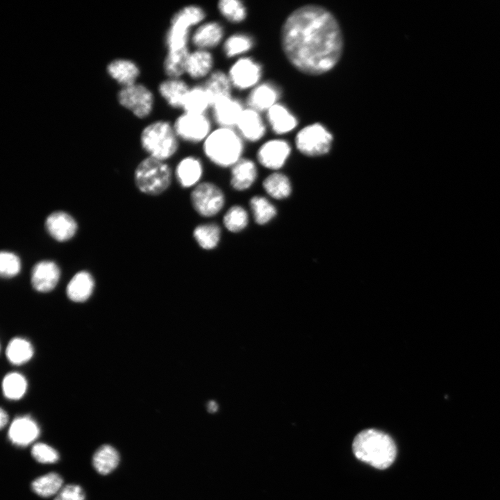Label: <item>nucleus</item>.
Here are the masks:
<instances>
[{
	"label": "nucleus",
	"instance_id": "1",
	"mask_svg": "<svg viewBox=\"0 0 500 500\" xmlns=\"http://www.w3.org/2000/svg\"><path fill=\"white\" fill-rule=\"evenodd\" d=\"M283 52L299 72L319 76L333 69L344 49V38L335 16L325 7L308 4L292 11L280 34Z\"/></svg>",
	"mask_w": 500,
	"mask_h": 500
},
{
	"label": "nucleus",
	"instance_id": "2",
	"mask_svg": "<svg viewBox=\"0 0 500 500\" xmlns=\"http://www.w3.org/2000/svg\"><path fill=\"white\" fill-rule=\"evenodd\" d=\"M205 157L220 168H231L241 159L245 141L234 128L217 126L202 143Z\"/></svg>",
	"mask_w": 500,
	"mask_h": 500
},
{
	"label": "nucleus",
	"instance_id": "3",
	"mask_svg": "<svg viewBox=\"0 0 500 500\" xmlns=\"http://www.w3.org/2000/svg\"><path fill=\"white\" fill-rule=\"evenodd\" d=\"M352 449L360 460L378 469L390 467L396 458V445L388 434L373 428L359 433L354 438Z\"/></svg>",
	"mask_w": 500,
	"mask_h": 500
},
{
	"label": "nucleus",
	"instance_id": "4",
	"mask_svg": "<svg viewBox=\"0 0 500 500\" xmlns=\"http://www.w3.org/2000/svg\"><path fill=\"white\" fill-rule=\"evenodd\" d=\"M206 11L197 4L182 6L172 16L165 35L167 51L190 49V36L193 29L206 19Z\"/></svg>",
	"mask_w": 500,
	"mask_h": 500
},
{
	"label": "nucleus",
	"instance_id": "5",
	"mask_svg": "<svg viewBox=\"0 0 500 500\" xmlns=\"http://www.w3.org/2000/svg\"><path fill=\"white\" fill-rule=\"evenodd\" d=\"M140 140L149 156L163 161L174 156L180 147L173 123L166 119L156 120L144 127Z\"/></svg>",
	"mask_w": 500,
	"mask_h": 500
},
{
	"label": "nucleus",
	"instance_id": "6",
	"mask_svg": "<svg viewBox=\"0 0 500 500\" xmlns=\"http://www.w3.org/2000/svg\"><path fill=\"white\" fill-rule=\"evenodd\" d=\"M172 170L166 161L147 156L141 160L134 172V183L138 190L147 195L158 196L171 185Z\"/></svg>",
	"mask_w": 500,
	"mask_h": 500
},
{
	"label": "nucleus",
	"instance_id": "7",
	"mask_svg": "<svg viewBox=\"0 0 500 500\" xmlns=\"http://www.w3.org/2000/svg\"><path fill=\"white\" fill-rule=\"evenodd\" d=\"M190 201L199 216L210 218L218 215L224 208L226 196L218 185L211 181H203L191 190Z\"/></svg>",
	"mask_w": 500,
	"mask_h": 500
},
{
	"label": "nucleus",
	"instance_id": "8",
	"mask_svg": "<svg viewBox=\"0 0 500 500\" xmlns=\"http://www.w3.org/2000/svg\"><path fill=\"white\" fill-rule=\"evenodd\" d=\"M180 141L203 143L213 130V121L207 114L181 112L172 122Z\"/></svg>",
	"mask_w": 500,
	"mask_h": 500
},
{
	"label": "nucleus",
	"instance_id": "9",
	"mask_svg": "<svg viewBox=\"0 0 500 500\" xmlns=\"http://www.w3.org/2000/svg\"><path fill=\"white\" fill-rule=\"evenodd\" d=\"M227 74L233 90L249 92L262 81L264 68L259 60L247 55L234 60Z\"/></svg>",
	"mask_w": 500,
	"mask_h": 500
},
{
	"label": "nucleus",
	"instance_id": "10",
	"mask_svg": "<svg viewBox=\"0 0 500 500\" xmlns=\"http://www.w3.org/2000/svg\"><path fill=\"white\" fill-rule=\"evenodd\" d=\"M117 100L121 106L140 119H144L151 113L155 101L152 91L139 83L122 87L117 93Z\"/></svg>",
	"mask_w": 500,
	"mask_h": 500
},
{
	"label": "nucleus",
	"instance_id": "11",
	"mask_svg": "<svg viewBox=\"0 0 500 500\" xmlns=\"http://www.w3.org/2000/svg\"><path fill=\"white\" fill-rule=\"evenodd\" d=\"M332 141V135L319 124L303 127L295 137L297 149L308 156H321L328 153Z\"/></svg>",
	"mask_w": 500,
	"mask_h": 500
},
{
	"label": "nucleus",
	"instance_id": "12",
	"mask_svg": "<svg viewBox=\"0 0 500 500\" xmlns=\"http://www.w3.org/2000/svg\"><path fill=\"white\" fill-rule=\"evenodd\" d=\"M290 153L291 147L286 140L274 138L262 142L258 148L256 156L260 165L276 171L283 167Z\"/></svg>",
	"mask_w": 500,
	"mask_h": 500
},
{
	"label": "nucleus",
	"instance_id": "13",
	"mask_svg": "<svg viewBox=\"0 0 500 500\" xmlns=\"http://www.w3.org/2000/svg\"><path fill=\"white\" fill-rule=\"evenodd\" d=\"M226 38L225 27L219 21L205 20L196 26L190 36V44L194 49L212 51L222 46Z\"/></svg>",
	"mask_w": 500,
	"mask_h": 500
},
{
	"label": "nucleus",
	"instance_id": "14",
	"mask_svg": "<svg viewBox=\"0 0 500 500\" xmlns=\"http://www.w3.org/2000/svg\"><path fill=\"white\" fill-rule=\"evenodd\" d=\"M245 108L244 101L232 95L212 105L211 118L217 126L235 128Z\"/></svg>",
	"mask_w": 500,
	"mask_h": 500
},
{
	"label": "nucleus",
	"instance_id": "15",
	"mask_svg": "<svg viewBox=\"0 0 500 500\" xmlns=\"http://www.w3.org/2000/svg\"><path fill=\"white\" fill-rule=\"evenodd\" d=\"M281 96V89L275 83L262 81L248 92L244 103L247 107L263 113L278 103Z\"/></svg>",
	"mask_w": 500,
	"mask_h": 500
},
{
	"label": "nucleus",
	"instance_id": "16",
	"mask_svg": "<svg viewBox=\"0 0 500 500\" xmlns=\"http://www.w3.org/2000/svg\"><path fill=\"white\" fill-rule=\"evenodd\" d=\"M235 128L245 142L256 143L265 136L267 124L261 112L246 106Z\"/></svg>",
	"mask_w": 500,
	"mask_h": 500
},
{
	"label": "nucleus",
	"instance_id": "17",
	"mask_svg": "<svg viewBox=\"0 0 500 500\" xmlns=\"http://www.w3.org/2000/svg\"><path fill=\"white\" fill-rule=\"evenodd\" d=\"M44 226L48 234L56 241L65 242L74 237L78 230L75 219L62 210L54 211L46 218Z\"/></svg>",
	"mask_w": 500,
	"mask_h": 500
},
{
	"label": "nucleus",
	"instance_id": "18",
	"mask_svg": "<svg viewBox=\"0 0 500 500\" xmlns=\"http://www.w3.org/2000/svg\"><path fill=\"white\" fill-rule=\"evenodd\" d=\"M203 172L201 160L194 155H188L178 162L174 175L181 188L190 189L201 183Z\"/></svg>",
	"mask_w": 500,
	"mask_h": 500
},
{
	"label": "nucleus",
	"instance_id": "19",
	"mask_svg": "<svg viewBox=\"0 0 500 500\" xmlns=\"http://www.w3.org/2000/svg\"><path fill=\"white\" fill-rule=\"evenodd\" d=\"M60 276L58 265L53 261L44 260L35 263L31 270L33 288L40 292H49L57 285Z\"/></svg>",
	"mask_w": 500,
	"mask_h": 500
},
{
	"label": "nucleus",
	"instance_id": "20",
	"mask_svg": "<svg viewBox=\"0 0 500 500\" xmlns=\"http://www.w3.org/2000/svg\"><path fill=\"white\" fill-rule=\"evenodd\" d=\"M258 169L256 162L242 157L230 168V186L237 192L250 189L258 179Z\"/></svg>",
	"mask_w": 500,
	"mask_h": 500
},
{
	"label": "nucleus",
	"instance_id": "21",
	"mask_svg": "<svg viewBox=\"0 0 500 500\" xmlns=\"http://www.w3.org/2000/svg\"><path fill=\"white\" fill-rule=\"evenodd\" d=\"M215 63L212 51L193 49L187 58L185 74L193 81H204L215 69Z\"/></svg>",
	"mask_w": 500,
	"mask_h": 500
},
{
	"label": "nucleus",
	"instance_id": "22",
	"mask_svg": "<svg viewBox=\"0 0 500 500\" xmlns=\"http://www.w3.org/2000/svg\"><path fill=\"white\" fill-rule=\"evenodd\" d=\"M190 86L183 78L167 77L158 84V91L168 106L182 110Z\"/></svg>",
	"mask_w": 500,
	"mask_h": 500
},
{
	"label": "nucleus",
	"instance_id": "23",
	"mask_svg": "<svg viewBox=\"0 0 500 500\" xmlns=\"http://www.w3.org/2000/svg\"><path fill=\"white\" fill-rule=\"evenodd\" d=\"M256 44L255 37L250 33L238 31L226 36L222 44V51L227 59H237L247 56Z\"/></svg>",
	"mask_w": 500,
	"mask_h": 500
},
{
	"label": "nucleus",
	"instance_id": "24",
	"mask_svg": "<svg viewBox=\"0 0 500 500\" xmlns=\"http://www.w3.org/2000/svg\"><path fill=\"white\" fill-rule=\"evenodd\" d=\"M37 423L28 416L15 418L8 430V438L17 446L24 447L33 442L39 435Z\"/></svg>",
	"mask_w": 500,
	"mask_h": 500
},
{
	"label": "nucleus",
	"instance_id": "25",
	"mask_svg": "<svg viewBox=\"0 0 500 500\" xmlns=\"http://www.w3.org/2000/svg\"><path fill=\"white\" fill-rule=\"evenodd\" d=\"M267 126L276 135L292 131L297 125V119L283 104L277 103L265 112Z\"/></svg>",
	"mask_w": 500,
	"mask_h": 500
},
{
	"label": "nucleus",
	"instance_id": "26",
	"mask_svg": "<svg viewBox=\"0 0 500 500\" xmlns=\"http://www.w3.org/2000/svg\"><path fill=\"white\" fill-rule=\"evenodd\" d=\"M212 105L219 100L233 95V88L227 72L215 69L203 81Z\"/></svg>",
	"mask_w": 500,
	"mask_h": 500
},
{
	"label": "nucleus",
	"instance_id": "27",
	"mask_svg": "<svg viewBox=\"0 0 500 500\" xmlns=\"http://www.w3.org/2000/svg\"><path fill=\"white\" fill-rule=\"evenodd\" d=\"M108 74L122 87L133 85L136 82L140 71L133 60L117 58L112 60L106 67Z\"/></svg>",
	"mask_w": 500,
	"mask_h": 500
},
{
	"label": "nucleus",
	"instance_id": "28",
	"mask_svg": "<svg viewBox=\"0 0 500 500\" xmlns=\"http://www.w3.org/2000/svg\"><path fill=\"white\" fill-rule=\"evenodd\" d=\"M94 288V281L91 274L87 271H80L68 283L67 295L73 301L83 302L92 295Z\"/></svg>",
	"mask_w": 500,
	"mask_h": 500
},
{
	"label": "nucleus",
	"instance_id": "29",
	"mask_svg": "<svg viewBox=\"0 0 500 500\" xmlns=\"http://www.w3.org/2000/svg\"><path fill=\"white\" fill-rule=\"evenodd\" d=\"M192 237L201 249L213 250L220 242L222 229L220 226L215 222L199 224L194 228Z\"/></svg>",
	"mask_w": 500,
	"mask_h": 500
},
{
	"label": "nucleus",
	"instance_id": "30",
	"mask_svg": "<svg viewBox=\"0 0 500 500\" xmlns=\"http://www.w3.org/2000/svg\"><path fill=\"white\" fill-rule=\"evenodd\" d=\"M212 103L202 83L195 84L190 88L185 97L182 112L207 114Z\"/></svg>",
	"mask_w": 500,
	"mask_h": 500
},
{
	"label": "nucleus",
	"instance_id": "31",
	"mask_svg": "<svg viewBox=\"0 0 500 500\" xmlns=\"http://www.w3.org/2000/svg\"><path fill=\"white\" fill-rule=\"evenodd\" d=\"M262 186L269 197L277 200L288 198L292 192L289 178L278 172H273L266 176L262 181Z\"/></svg>",
	"mask_w": 500,
	"mask_h": 500
},
{
	"label": "nucleus",
	"instance_id": "32",
	"mask_svg": "<svg viewBox=\"0 0 500 500\" xmlns=\"http://www.w3.org/2000/svg\"><path fill=\"white\" fill-rule=\"evenodd\" d=\"M249 206L254 222L264 226L271 222L276 215L277 210L274 205L265 197L254 195L249 199Z\"/></svg>",
	"mask_w": 500,
	"mask_h": 500
},
{
	"label": "nucleus",
	"instance_id": "33",
	"mask_svg": "<svg viewBox=\"0 0 500 500\" xmlns=\"http://www.w3.org/2000/svg\"><path fill=\"white\" fill-rule=\"evenodd\" d=\"M119 455L112 446L104 444L94 453L92 463L96 471L103 475L112 472L118 465Z\"/></svg>",
	"mask_w": 500,
	"mask_h": 500
},
{
	"label": "nucleus",
	"instance_id": "34",
	"mask_svg": "<svg viewBox=\"0 0 500 500\" xmlns=\"http://www.w3.org/2000/svg\"><path fill=\"white\" fill-rule=\"evenodd\" d=\"M219 15L228 23L240 24L248 17V9L241 0H219L217 3Z\"/></svg>",
	"mask_w": 500,
	"mask_h": 500
},
{
	"label": "nucleus",
	"instance_id": "35",
	"mask_svg": "<svg viewBox=\"0 0 500 500\" xmlns=\"http://www.w3.org/2000/svg\"><path fill=\"white\" fill-rule=\"evenodd\" d=\"M224 228L231 233H240L249 224V215L245 208L239 204L232 205L224 213L222 219Z\"/></svg>",
	"mask_w": 500,
	"mask_h": 500
},
{
	"label": "nucleus",
	"instance_id": "36",
	"mask_svg": "<svg viewBox=\"0 0 500 500\" xmlns=\"http://www.w3.org/2000/svg\"><path fill=\"white\" fill-rule=\"evenodd\" d=\"M190 49L167 51L162 68L167 78H182L185 73V65Z\"/></svg>",
	"mask_w": 500,
	"mask_h": 500
},
{
	"label": "nucleus",
	"instance_id": "37",
	"mask_svg": "<svg viewBox=\"0 0 500 500\" xmlns=\"http://www.w3.org/2000/svg\"><path fill=\"white\" fill-rule=\"evenodd\" d=\"M8 360L13 365H20L28 362L33 355V348L26 340L15 338L10 341L6 348Z\"/></svg>",
	"mask_w": 500,
	"mask_h": 500
},
{
	"label": "nucleus",
	"instance_id": "38",
	"mask_svg": "<svg viewBox=\"0 0 500 500\" xmlns=\"http://www.w3.org/2000/svg\"><path fill=\"white\" fill-rule=\"evenodd\" d=\"M62 479L60 475L51 472L38 477L31 483L33 491L42 497H48L57 493L61 488Z\"/></svg>",
	"mask_w": 500,
	"mask_h": 500
},
{
	"label": "nucleus",
	"instance_id": "39",
	"mask_svg": "<svg viewBox=\"0 0 500 500\" xmlns=\"http://www.w3.org/2000/svg\"><path fill=\"white\" fill-rule=\"evenodd\" d=\"M27 389V381L24 376L17 372L9 373L2 381V390L4 396L17 400L21 399Z\"/></svg>",
	"mask_w": 500,
	"mask_h": 500
},
{
	"label": "nucleus",
	"instance_id": "40",
	"mask_svg": "<svg viewBox=\"0 0 500 500\" xmlns=\"http://www.w3.org/2000/svg\"><path fill=\"white\" fill-rule=\"evenodd\" d=\"M21 267V260L16 253L8 251H1L0 274L3 278L16 276L20 272Z\"/></svg>",
	"mask_w": 500,
	"mask_h": 500
},
{
	"label": "nucleus",
	"instance_id": "41",
	"mask_svg": "<svg viewBox=\"0 0 500 500\" xmlns=\"http://www.w3.org/2000/svg\"><path fill=\"white\" fill-rule=\"evenodd\" d=\"M31 454L35 460L41 463H53L59 458L57 451L44 443L33 445Z\"/></svg>",
	"mask_w": 500,
	"mask_h": 500
},
{
	"label": "nucleus",
	"instance_id": "42",
	"mask_svg": "<svg viewBox=\"0 0 500 500\" xmlns=\"http://www.w3.org/2000/svg\"><path fill=\"white\" fill-rule=\"evenodd\" d=\"M83 489L77 485H67L62 488L54 500H84Z\"/></svg>",
	"mask_w": 500,
	"mask_h": 500
},
{
	"label": "nucleus",
	"instance_id": "43",
	"mask_svg": "<svg viewBox=\"0 0 500 500\" xmlns=\"http://www.w3.org/2000/svg\"><path fill=\"white\" fill-rule=\"evenodd\" d=\"M8 420V417L6 412L1 408L0 414V426L1 428L7 424Z\"/></svg>",
	"mask_w": 500,
	"mask_h": 500
},
{
	"label": "nucleus",
	"instance_id": "44",
	"mask_svg": "<svg viewBox=\"0 0 500 500\" xmlns=\"http://www.w3.org/2000/svg\"><path fill=\"white\" fill-rule=\"evenodd\" d=\"M208 412L213 413L215 412L218 409L217 403L214 401H210L208 403Z\"/></svg>",
	"mask_w": 500,
	"mask_h": 500
}]
</instances>
